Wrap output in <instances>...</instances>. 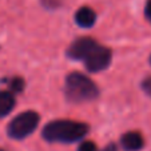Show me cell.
Instances as JSON below:
<instances>
[{
	"mask_svg": "<svg viewBox=\"0 0 151 151\" xmlns=\"http://www.w3.org/2000/svg\"><path fill=\"white\" fill-rule=\"evenodd\" d=\"M145 15H146V17H147V20L151 23V0H147V3H146Z\"/></svg>",
	"mask_w": 151,
	"mask_h": 151,
	"instance_id": "cell-12",
	"label": "cell"
},
{
	"mask_svg": "<svg viewBox=\"0 0 151 151\" xmlns=\"http://www.w3.org/2000/svg\"><path fill=\"white\" fill-rule=\"evenodd\" d=\"M40 116L35 111H24L16 115L11 122L8 123L7 132L14 139H24L36 130L39 124Z\"/></svg>",
	"mask_w": 151,
	"mask_h": 151,
	"instance_id": "cell-3",
	"label": "cell"
},
{
	"mask_svg": "<svg viewBox=\"0 0 151 151\" xmlns=\"http://www.w3.org/2000/svg\"><path fill=\"white\" fill-rule=\"evenodd\" d=\"M96 44H98V42H95L91 37H79V39H76L75 42H72L70 44L66 54L71 59L83 60L86 58V55L88 54Z\"/></svg>",
	"mask_w": 151,
	"mask_h": 151,
	"instance_id": "cell-5",
	"label": "cell"
},
{
	"mask_svg": "<svg viewBox=\"0 0 151 151\" xmlns=\"http://www.w3.org/2000/svg\"><path fill=\"white\" fill-rule=\"evenodd\" d=\"M78 151H98V147L94 142H91V140H84V142L80 143Z\"/></svg>",
	"mask_w": 151,
	"mask_h": 151,
	"instance_id": "cell-10",
	"label": "cell"
},
{
	"mask_svg": "<svg viewBox=\"0 0 151 151\" xmlns=\"http://www.w3.org/2000/svg\"><path fill=\"white\" fill-rule=\"evenodd\" d=\"M142 90L151 98V76H147L142 82Z\"/></svg>",
	"mask_w": 151,
	"mask_h": 151,
	"instance_id": "cell-11",
	"label": "cell"
},
{
	"mask_svg": "<svg viewBox=\"0 0 151 151\" xmlns=\"http://www.w3.org/2000/svg\"><path fill=\"white\" fill-rule=\"evenodd\" d=\"M15 96L11 91L0 90V118L8 115L15 107Z\"/></svg>",
	"mask_w": 151,
	"mask_h": 151,
	"instance_id": "cell-8",
	"label": "cell"
},
{
	"mask_svg": "<svg viewBox=\"0 0 151 151\" xmlns=\"http://www.w3.org/2000/svg\"><path fill=\"white\" fill-rule=\"evenodd\" d=\"M111 58H112L111 50L104 46H100L99 43H98L96 46L86 55L83 62H84V66L87 68V71L99 72V71L106 70L110 66Z\"/></svg>",
	"mask_w": 151,
	"mask_h": 151,
	"instance_id": "cell-4",
	"label": "cell"
},
{
	"mask_svg": "<svg viewBox=\"0 0 151 151\" xmlns=\"http://www.w3.org/2000/svg\"><path fill=\"white\" fill-rule=\"evenodd\" d=\"M88 132L86 123L70 119H58L47 123L42 131L43 138L47 142L74 143L83 139Z\"/></svg>",
	"mask_w": 151,
	"mask_h": 151,
	"instance_id": "cell-1",
	"label": "cell"
},
{
	"mask_svg": "<svg viewBox=\"0 0 151 151\" xmlns=\"http://www.w3.org/2000/svg\"><path fill=\"white\" fill-rule=\"evenodd\" d=\"M150 63H151V58H150Z\"/></svg>",
	"mask_w": 151,
	"mask_h": 151,
	"instance_id": "cell-14",
	"label": "cell"
},
{
	"mask_svg": "<svg viewBox=\"0 0 151 151\" xmlns=\"http://www.w3.org/2000/svg\"><path fill=\"white\" fill-rule=\"evenodd\" d=\"M120 145L126 151H139L145 146V140L140 132L128 131L120 138Z\"/></svg>",
	"mask_w": 151,
	"mask_h": 151,
	"instance_id": "cell-6",
	"label": "cell"
},
{
	"mask_svg": "<svg viewBox=\"0 0 151 151\" xmlns=\"http://www.w3.org/2000/svg\"><path fill=\"white\" fill-rule=\"evenodd\" d=\"M64 92H66V98L70 102L82 103L96 99L99 95V88L84 74L71 72L66 79Z\"/></svg>",
	"mask_w": 151,
	"mask_h": 151,
	"instance_id": "cell-2",
	"label": "cell"
},
{
	"mask_svg": "<svg viewBox=\"0 0 151 151\" xmlns=\"http://www.w3.org/2000/svg\"><path fill=\"white\" fill-rule=\"evenodd\" d=\"M95 20H96V14L90 7H82L75 14V22L79 27L83 28H90L94 26Z\"/></svg>",
	"mask_w": 151,
	"mask_h": 151,
	"instance_id": "cell-7",
	"label": "cell"
},
{
	"mask_svg": "<svg viewBox=\"0 0 151 151\" xmlns=\"http://www.w3.org/2000/svg\"><path fill=\"white\" fill-rule=\"evenodd\" d=\"M100 151H116V146H115L114 143H110L109 146H106V147Z\"/></svg>",
	"mask_w": 151,
	"mask_h": 151,
	"instance_id": "cell-13",
	"label": "cell"
},
{
	"mask_svg": "<svg viewBox=\"0 0 151 151\" xmlns=\"http://www.w3.org/2000/svg\"><path fill=\"white\" fill-rule=\"evenodd\" d=\"M7 83H8V87L12 91V94H14V92H22L24 90V80L19 76L11 78Z\"/></svg>",
	"mask_w": 151,
	"mask_h": 151,
	"instance_id": "cell-9",
	"label": "cell"
}]
</instances>
